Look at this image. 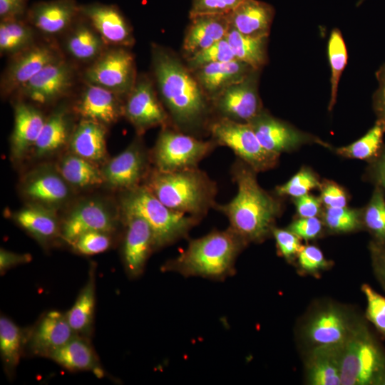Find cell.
Segmentation results:
<instances>
[{"label": "cell", "instance_id": "cell-58", "mask_svg": "<svg viewBox=\"0 0 385 385\" xmlns=\"http://www.w3.org/2000/svg\"><path fill=\"white\" fill-rule=\"evenodd\" d=\"M375 385H385V369L378 377Z\"/></svg>", "mask_w": 385, "mask_h": 385}, {"label": "cell", "instance_id": "cell-1", "mask_svg": "<svg viewBox=\"0 0 385 385\" xmlns=\"http://www.w3.org/2000/svg\"><path fill=\"white\" fill-rule=\"evenodd\" d=\"M155 79L174 128L186 133L205 127L210 106L207 96L191 71L173 55L156 47L153 51Z\"/></svg>", "mask_w": 385, "mask_h": 385}, {"label": "cell", "instance_id": "cell-7", "mask_svg": "<svg viewBox=\"0 0 385 385\" xmlns=\"http://www.w3.org/2000/svg\"><path fill=\"white\" fill-rule=\"evenodd\" d=\"M362 316L334 302H323L312 309L300 328V338L307 350L343 344Z\"/></svg>", "mask_w": 385, "mask_h": 385}, {"label": "cell", "instance_id": "cell-24", "mask_svg": "<svg viewBox=\"0 0 385 385\" xmlns=\"http://www.w3.org/2000/svg\"><path fill=\"white\" fill-rule=\"evenodd\" d=\"M227 16L230 25L241 34L255 38H267L274 9L261 1L245 0Z\"/></svg>", "mask_w": 385, "mask_h": 385}, {"label": "cell", "instance_id": "cell-3", "mask_svg": "<svg viewBox=\"0 0 385 385\" xmlns=\"http://www.w3.org/2000/svg\"><path fill=\"white\" fill-rule=\"evenodd\" d=\"M248 244L230 227L189 241L186 249L162 269L185 277L221 280L235 272L238 255Z\"/></svg>", "mask_w": 385, "mask_h": 385}, {"label": "cell", "instance_id": "cell-32", "mask_svg": "<svg viewBox=\"0 0 385 385\" xmlns=\"http://www.w3.org/2000/svg\"><path fill=\"white\" fill-rule=\"evenodd\" d=\"M14 219L20 227L41 242L48 241L59 232L56 215L46 206L25 207L15 214Z\"/></svg>", "mask_w": 385, "mask_h": 385}, {"label": "cell", "instance_id": "cell-29", "mask_svg": "<svg viewBox=\"0 0 385 385\" xmlns=\"http://www.w3.org/2000/svg\"><path fill=\"white\" fill-rule=\"evenodd\" d=\"M46 120L36 108L24 103L15 106L14 125L11 138V153L14 158L22 157L34 145Z\"/></svg>", "mask_w": 385, "mask_h": 385}, {"label": "cell", "instance_id": "cell-25", "mask_svg": "<svg viewBox=\"0 0 385 385\" xmlns=\"http://www.w3.org/2000/svg\"><path fill=\"white\" fill-rule=\"evenodd\" d=\"M74 0H51L36 4L29 11V17L36 29L47 34L65 30L79 14Z\"/></svg>", "mask_w": 385, "mask_h": 385}, {"label": "cell", "instance_id": "cell-20", "mask_svg": "<svg viewBox=\"0 0 385 385\" xmlns=\"http://www.w3.org/2000/svg\"><path fill=\"white\" fill-rule=\"evenodd\" d=\"M255 71L247 63L235 59L208 64L193 71L202 89L212 101L224 89L244 80Z\"/></svg>", "mask_w": 385, "mask_h": 385}, {"label": "cell", "instance_id": "cell-8", "mask_svg": "<svg viewBox=\"0 0 385 385\" xmlns=\"http://www.w3.org/2000/svg\"><path fill=\"white\" fill-rule=\"evenodd\" d=\"M217 146L212 139L203 140L168 125L160 132L150 160L155 168L165 172L196 168Z\"/></svg>", "mask_w": 385, "mask_h": 385}, {"label": "cell", "instance_id": "cell-38", "mask_svg": "<svg viewBox=\"0 0 385 385\" xmlns=\"http://www.w3.org/2000/svg\"><path fill=\"white\" fill-rule=\"evenodd\" d=\"M384 133L385 123L376 119L374 125L363 137L349 145L339 148L337 152L346 157L372 161L384 145Z\"/></svg>", "mask_w": 385, "mask_h": 385}, {"label": "cell", "instance_id": "cell-33", "mask_svg": "<svg viewBox=\"0 0 385 385\" xmlns=\"http://www.w3.org/2000/svg\"><path fill=\"white\" fill-rule=\"evenodd\" d=\"M30 331L19 327L11 319L0 317V355L5 371L13 374L27 344Z\"/></svg>", "mask_w": 385, "mask_h": 385}, {"label": "cell", "instance_id": "cell-13", "mask_svg": "<svg viewBox=\"0 0 385 385\" xmlns=\"http://www.w3.org/2000/svg\"><path fill=\"white\" fill-rule=\"evenodd\" d=\"M253 73L228 86L212 100L219 117L249 123L262 111Z\"/></svg>", "mask_w": 385, "mask_h": 385}, {"label": "cell", "instance_id": "cell-26", "mask_svg": "<svg viewBox=\"0 0 385 385\" xmlns=\"http://www.w3.org/2000/svg\"><path fill=\"white\" fill-rule=\"evenodd\" d=\"M24 194L31 200L46 205H56L65 202L69 195L68 183L53 170L34 172L22 185Z\"/></svg>", "mask_w": 385, "mask_h": 385}, {"label": "cell", "instance_id": "cell-43", "mask_svg": "<svg viewBox=\"0 0 385 385\" xmlns=\"http://www.w3.org/2000/svg\"><path fill=\"white\" fill-rule=\"evenodd\" d=\"M233 52L225 38L199 51L188 58V68L192 71L204 66L235 60Z\"/></svg>", "mask_w": 385, "mask_h": 385}, {"label": "cell", "instance_id": "cell-41", "mask_svg": "<svg viewBox=\"0 0 385 385\" xmlns=\"http://www.w3.org/2000/svg\"><path fill=\"white\" fill-rule=\"evenodd\" d=\"M362 218L373 237L371 241L385 245V192L380 187L376 186Z\"/></svg>", "mask_w": 385, "mask_h": 385}, {"label": "cell", "instance_id": "cell-59", "mask_svg": "<svg viewBox=\"0 0 385 385\" xmlns=\"http://www.w3.org/2000/svg\"><path fill=\"white\" fill-rule=\"evenodd\" d=\"M365 0H359L357 3V6L360 5L361 4H362Z\"/></svg>", "mask_w": 385, "mask_h": 385}, {"label": "cell", "instance_id": "cell-52", "mask_svg": "<svg viewBox=\"0 0 385 385\" xmlns=\"http://www.w3.org/2000/svg\"><path fill=\"white\" fill-rule=\"evenodd\" d=\"M377 88L373 96V104L377 119L385 123V62L376 71Z\"/></svg>", "mask_w": 385, "mask_h": 385}, {"label": "cell", "instance_id": "cell-6", "mask_svg": "<svg viewBox=\"0 0 385 385\" xmlns=\"http://www.w3.org/2000/svg\"><path fill=\"white\" fill-rule=\"evenodd\" d=\"M339 358L342 385H375L385 369V349L365 317L339 346Z\"/></svg>", "mask_w": 385, "mask_h": 385}, {"label": "cell", "instance_id": "cell-45", "mask_svg": "<svg viewBox=\"0 0 385 385\" xmlns=\"http://www.w3.org/2000/svg\"><path fill=\"white\" fill-rule=\"evenodd\" d=\"M297 259L300 274L311 275L317 278L332 265V262L325 258L322 250L314 245L302 246Z\"/></svg>", "mask_w": 385, "mask_h": 385}, {"label": "cell", "instance_id": "cell-35", "mask_svg": "<svg viewBox=\"0 0 385 385\" xmlns=\"http://www.w3.org/2000/svg\"><path fill=\"white\" fill-rule=\"evenodd\" d=\"M266 38L244 35L230 25L225 36L235 58L255 70L260 69L266 63Z\"/></svg>", "mask_w": 385, "mask_h": 385}, {"label": "cell", "instance_id": "cell-54", "mask_svg": "<svg viewBox=\"0 0 385 385\" xmlns=\"http://www.w3.org/2000/svg\"><path fill=\"white\" fill-rule=\"evenodd\" d=\"M295 198L297 213L301 217H312L319 214L321 202L317 197L306 194Z\"/></svg>", "mask_w": 385, "mask_h": 385}, {"label": "cell", "instance_id": "cell-28", "mask_svg": "<svg viewBox=\"0 0 385 385\" xmlns=\"http://www.w3.org/2000/svg\"><path fill=\"white\" fill-rule=\"evenodd\" d=\"M339 346H324L307 351L306 382L311 385H341Z\"/></svg>", "mask_w": 385, "mask_h": 385}, {"label": "cell", "instance_id": "cell-12", "mask_svg": "<svg viewBox=\"0 0 385 385\" xmlns=\"http://www.w3.org/2000/svg\"><path fill=\"white\" fill-rule=\"evenodd\" d=\"M123 113L140 134L155 126H168L170 120L145 77L138 78L128 93Z\"/></svg>", "mask_w": 385, "mask_h": 385}, {"label": "cell", "instance_id": "cell-37", "mask_svg": "<svg viewBox=\"0 0 385 385\" xmlns=\"http://www.w3.org/2000/svg\"><path fill=\"white\" fill-rule=\"evenodd\" d=\"M105 43L93 27L80 24L67 38L66 48L75 58L89 61L96 59L103 52Z\"/></svg>", "mask_w": 385, "mask_h": 385}, {"label": "cell", "instance_id": "cell-57", "mask_svg": "<svg viewBox=\"0 0 385 385\" xmlns=\"http://www.w3.org/2000/svg\"><path fill=\"white\" fill-rule=\"evenodd\" d=\"M370 174L376 186L385 192V143L378 156L371 161Z\"/></svg>", "mask_w": 385, "mask_h": 385}, {"label": "cell", "instance_id": "cell-27", "mask_svg": "<svg viewBox=\"0 0 385 385\" xmlns=\"http://www.w3.org/2000/svg\"><path fill=\"white\" fill-rule=\"evenodd\" d=\"M46 358L71 371H92L97 376H103L95 351L88 339L76 335Z\"/></svg>", "mask_w": 385, "mask_h": 385}, {"label": "cell", "instance_id": "cell-46", "mask_svg": "<svg viewBox=\"0 0 385 385\" xmlns=\"http://www.w3.org/2000/svg\"><path fill=\"white\" fill-rule=\"evenodd\" d=\"M110 232L89 231L79 235L71 245L78 253L92 255L106 251L111 245Z\"/></svg>", "mask_w": 385, "mask_h": 385}, {"label": "cell", "instance_id": "cell-44", "mask_svg": "<svg viewBox=\"0 0 385 385\" xmlns=\"http://www.w3.org/2000/svg\"><path fill=\"white\" fill-rule=\"evenodd\" d=\"M361 289L366 300L364 317L373 324L381 338L385 339V297L366 283L361 285Z\"/></svg>", "mask_w": 385, "mask_h": 385}, {"label": "cell", "instance_id": "cell-14", "mask_svg": "<svg viewBox=\"0 0 385 385\" xmlns=\"http://www.w3.org/2000/svg\"><path fill=\"white\" fill-rule=\"evenodd\" d=\"M117 217L102 201L88 200L75 206L64 219L60 233L64 241L71 244L79 235L89 231L113 232Z\"/></svg>", "mask_w": 385, "mask_h": 385}, {"label": "cell", "instance_id": "cell-23", "mask_svg": "<svg viewBox=\"0 0 385 385\" xmlns=\"http://www.w3.org/2000/svg\"><path fill=\"white\" fill-rule=\"evenodd\" d=\"M183 41L189 56L225 38L230 28L227 15L202 14L191 16Z\"/></svg>", "mask_w": 385, "mask_h": 385}, {"label": "cell", "instance_id": "cell-47", "mask_svg": "<svg viewBox=\"0 0 385 385\" xmlns=\"http://www.w3.org/2000/svg\"><path fill=\"white\" fill-rule=\"evenodd\" d=\"M319 182L312 171L302 169L286 183L276 188V192L279 195H290L298 197L307 194L314 188L319 186Z\"/></svg>", "mask_w": 385, "mask_h": 385}, {"label": "cell", "instance_id": "cell-10", "mask_svg": "<svg viewBox=\"0 0 385 385\" xmlns=\"http://www.w3.org/2000/svg\"><path fill=\"white\" fill-rule=\"evenodd\" d=\"M89 83L111 91L120 96L128 94L135 80L134 58L121 46L103 51L86 70Z\"/></svg>", "mask_w": 385, "mask_h": 385}, {"label": "cell", "instance_id": "cell-9", "mask_svg": "<svg viewBox=\"0 0 385 385\" xmlns=\"http://www.w3.org/2000/svg\"><path fill=\"white\" fill-rule=\"evenodd\" d=\"M207 130L218 146L231 149L238 159L256 172L271 169L277 163L279 155L263 148L248 123L218 117L210 120Z\"/></svg>", "mask_w": 385, "mask_h": 385}, {"label": "cell", "instance_id": "cell-56", "mask_svg": "<svg viewBox=\"0 0 385 385\" xmlns=\"http://www.w3.org/2000/svg\"><path fill=\"white\" fill-rule=\"evenodd\" d=\"M31 256L27 254L14 253L4 249L0 251V272L2 274L6 270L19 265L30 262Z\"/></svg>", "mask_w": 385, "mask_h": 385}, {"label": "cell", "instance_id": "cell-36", "mask_svg": "<svg viewBox=\"0 0 385 385\" xmlns=\"http://www.w3.org/2000/svg\"><path fill=\"white\" fill-rule=\"evenodd\" d=\"M69 135V125L66 113L60 109L46 120L34 145L36 155L53 153L65 145Z\"/></svg>", "mask_w": 385, "mask_h": 385}, {"label": "cell", "instance_id": "cell-49", "mask_svg": "<svg viewBox=\"0 0 385 385\" xmlns=\"http://www.w3.org/2000/svg\"><path fill=\"white\" fill-rule=\"evenodd\" d=\"M245 0H192L190 17L202 14L228 15Z\"/></svg>", "mask_w": 385, "mask_h": 385}, {"label": "cell", "instance_id": "cell-2", "mask_svg": "<svg viewBox=\"0 0 385 385\" xmlns=\"http://www.w3.org/2000/svg\"><path fill=\"white\" fill-rule=\"evenodd\" d=\"M256 171L240 159L231 168L237 193L225 204L217 202L214 209L226 216L229 227L247 244L261 242L270 235L279 215V202L259 185Z\"/></svg>", "mask_w": 385, "mask_h": 385}, {"label": "cell", "instance_id": "cell-19", "mask_svg": "<svg viewBox=\"0 0 385 385\" xmlns=\"http://www.w3.org/2000/svg\"><path fill=\"white\" fill-rule=\"evenodd\" d=\"M76 335L66 313L52 310L43 314L30 331L26 347L31 354L46 357Z\"/></svg>", "mask_w": 385, "mask_h": 385}, {"label": "cell", "instance_id": "cell-21", "mask_svg": "<svg viewBox=\"0 0 385 385\" xmlns=\"http://www.w3.org/2000/svg\"><path fill=\"white\" fill-rule=\"evenodd\" d=\"M118 96L108 89L88 83L76 105V111L83 119L104 125L111 124L123 113Z\"/></svg>", "mask_w": 385, "mask_h": 385}, {"label": "cell", "instance_id": "cell-11", "mask_svg": "<svg viewBox=\"0 0 385 385\" xmlns=\"http://www.w3.org/2000/svg\"><path fill=\"white\" fill-rule=\"evenodd\" d=\"M150 155L140 138L113 158L102 170L104 182L112 188L126 191L142 185L150 168Z\"/></svg>", "mask_w": 385, "mask_h": 385}, {"label": "cell", "instance_id": "cell-48", "mask_svg": "<svg viewBox=\"0 0 385 385\" xmlns=\"http://www.w3.org/2000/svg\"><path fill=\"white\" fill-rule=\"evenodd\" d=\"M272 235L275 240L279 255L288 262H293L302 247L300 239L288 229L275 227L272 229Z\"/></svg>", "mask_w": 385, "mask_h": 385}, {"label": "cell", "instance_id": "cell-31", "mask_svg": "<svg viewBox=\"0 0 385 385\" xmlns=\"http://www.w3.org/2000/svg\"><path fill=\"white\" fill-rule=\"evenodd\" d=\"M95 272L93 267L89 272L87 282L81 290L71 308L66 313L68 322L78 335L91 337L93 327L96 304Z\"/></svg>", "mask_w": 385, "mask_h": 385}, {"label": "cell", "instance_id": "cell-15", "mask_svg": "<svg viewBox=\"0 0 385 385\" xmlns=\"http://www.w3.org/2000/svg\"><path fill=\"white\" fill-rule=\"evenodd\" d=\"M125 226L123 243V260L131 277H138L145 269L148 259L155 250L153 232L148 223L133 214H122Z\"/></svg>", "mask_w": 385, "mask_h": 385}, {"label": "cell", "instance_id": "cell-34", "mask_svg": "<svg viewBox=\"0 0 385 385\" xmlns=\"http://www.w3.org/2000/svg\"><path fill=\"white\" fill-rule=\"evenodd\" d=\"M58 169L66 183L75 187L86 188L105 183L102 170L93 162L73 153L61 160Z\"/></svg>", "mask_w": 385, "mask_h": 385}, {"label": "cell", "instance_id": "cell-22", "mask_svg": "<svg viewBox=\"0 0 385 385\" xmlns=\"http://www.w3.org/2000/svg\"><path fill=\"white\" fill-rule=\"evenodd\" d=\"M248 123L268 152L279 155L302 141V136L288 125L262 111Z\"/></svg>", "mask_w": 385, "mask_h": 385}, {"label": "cell", "instance_id": "cell-53", "mask_svg": "<svg viewBox=\"0 0 385 385\" xmlns=\"http://www.w3.org/2000/svg\"><path fill=\"white\" fill-rule=\"evenodd\" d=\"M321 201L327 207H344L346 205V197L344 192L341 188L332 183L323 187Z\"/></svg>", "mask_w": 385, "mask_h": 385}, {"label": "cell", "instance_id": "cell-39", "mask_svg": "<svg viewBox=\"0 0 385 385\" xmlns=\"http://www.w3.org/2000/svg\"><path fill=\"white\" fill-rule=\"evenodd\" d=\"M33 38L31 29L19 19L1 20V53L16 54L31 46Z\"/></svg>", "mask_w": 385, "mask_h": 385}, {"label": "cell", "instance_id": "cell-40", "mask_svg": "<svg viewBox=\"0 0 385 385\" xmlns=\"http://www.w3.org/2000/svg\"><path fill=\"white\" fill-rule=\"evenodd\" d=\"M328 58L331 68V96L329 109L336 103L338 85L342 72L347 63V51L340 31L334 29L331 32L328 47Z\"/></svg>", "mask_w": 385, "mask_h": 385}, {"label": "cell", "instance_id": "cell-51", "mask_svg": "<svg viewBox=\"0 0 385 385\" xmlns=\"http://www.w3.org/2000/svg\"><path fill=\"white\" fill-rule=\"evenodd\" d=\"M369 251L374 273L381 287L385 290V245L371 241Z\"/></svg>", "mask_w": 385, "mask_h": 385}, {"label": "cell", "instance_id": "cell-4", "mask_svg": "<svg viewBox=\"0 0 385 385\" xmlns=\"http://www.w3.org/2000/svg\"><path fill=\"white\" fill-rule=\"evenodd\" d=\"M142 185L170 209L201 219L217 204V183L199 168L175 172L153 168Z\"/></svg>", "mask_w": 385, "mask_h": 385}, {"label": "cell", "instance_id": "cell-17", "mask_svg": "<svg viewBox=\"0 0 385 385\" xmlns=\"http://www.w3.org/2000/svg\"><path fill=\"white\" fill-rule=\"evenodd\" d=\"M70 64L59 58L41 69L21 88L25 96L38 103H48L64 94L73 83Z\"/></svg>", "mask_w": 385, "mask_h": 385}, {"label": "cell", "instance_id": "cell-5", "mask_svg": "<svg viewBox=\"0 0 385 385\" xmlns=\"http://www.w3.org/2000/svg\"><path fill=\"white\" fill-rule=\"evenodd\" d=\"M120 206L122 214L136 215L148 223L156 250L186 238L202 220L170 209L143 185L123 191Z\"/></svg>", "mask_w": 385, "mask_h": 385}, {"label": "cell", "instance_id": "cell-42", "mask_svg": "<svg viewBox=\"0 0 385 385\" xmlns=\"http://www.w3.org/2000/svg\"><path fill=\"white\" fill-rule=\"evenodd\" d=\"M325 225L335 232H349L364 226L362 214L357 210L327 207L324 215Z\"/></svg>", "mask_w": 385, "mask_h": 385}, {"label": "cell", "instance_id": "cell-50", "mask_svg": "<svg viewBox=\"0 0 385 385\" xmlns=\"http://www.w3.org/2000/svg\"><path fill=\"white\" fill-rule=\"evenodd\" d=\"M299 239L309 240L315 239L322 232V222L316 217H301L292 222L287 228Z\"/></svg>", "mask_w": 385, "mask_h": 385}, {"label": "cell", "instance_id": "cell-18", "mask_svg": "<svg viewBox=\"0 0 385 385\" xmlns=\"http://www.w3.org/2000/svg\"><path fill=\"white\" fill-rule=\"evenodd\" d=\"M79 14L88 20L105 43L121 47L133 43L130 26L117 7L93 3L80 6Z\"/></svg>", "mask_w": 385, "mask_h": 385}, {"label": "cell", "instance_id": "cell-16", "mask_svg": "<svg viewBox=\"0 0 385 385\" xmlns=\"http://www.w3.org/2000/svg\"><path fill=\"white\" fill-rule=\"evenodd\" d=\"M59 58L56 51L47 45H31L16 53L3 76V93L8 94L21 89L45 66Z\"/></svg>", "mask_w": 385, "mask_h": 385}, {"label": "cell", "instance_id": "cell-30", "mask_svg": "<svg viewBox=\"0 0 385 385\" xmlns=\"http://www.w3.org/2000/svg\"><path fill=\"white\" fill-rule=\"evenodd\" d=\"M70 148L73 154L91 162L102 160L106 155L105 125L83 119L71 137Z\"/></svg>", "mask_w": 385, "mask_h": 385}, {"label": "cell", "instance_id": "cell-55", "mask_svg": "<svg viewBox=\"0 0 385 385\" xmlns=\"http://www.w3.org/2000/svg\"><path fill=\"white\" fill-rule=\"evenodd\" d=\"M27 0H0L1 20L19 19L26 10Z\"/></svg>", "mask_w": 385, "mask_h": 385}]
</instances>
